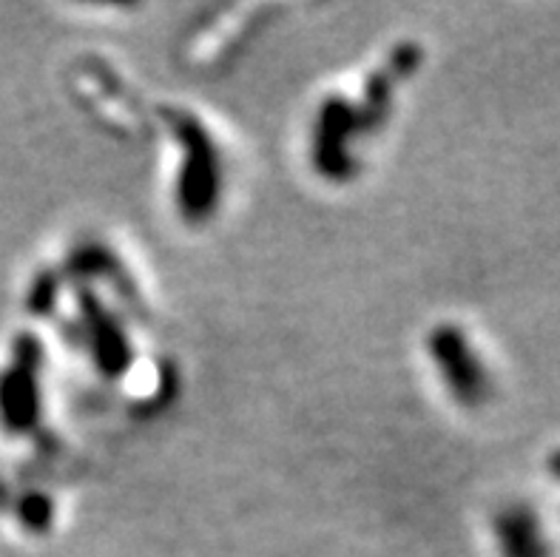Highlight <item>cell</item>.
I'll list each match as a JSON object with an SVG mask.
<instances>
[{"mask_svg":"<svg viewBox=\"0 0 560 557\" xmlns=\"http://www.w3.org/2000/svg\"><path fill=\"white\" fill-rule=\"evenodd\" d=\"M439 353L444 361L447 381L453 384L458 398L469 404L483 402V395L490 390V379H487V370L478 356L472 353L469 341L464 339V333H444L439 339Z\"/></svg>","mask_w":560,"mask_h":557,"instance_id":"6da1fadb","label":"cell"},{"mask_svg":"<svg viewBox=\"0 0 560 557\" xmlns=\"http://www.w3.org/2000/svg\"><path fill=\"white\" fill-rule=\"evenodd\" d=\"M495 537L504 557H552L544 521L529 507L504 509L495 521Z\"/></svg>","mask_w":560,"mask_h":557,"instance_id":"7a4b0ae2","label":"cell"}]
</instances>
